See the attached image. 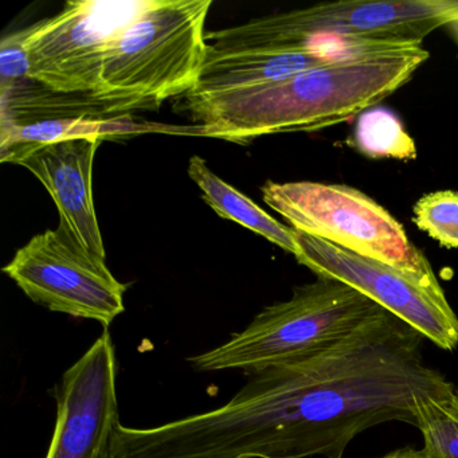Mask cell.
<instances>
[{"label":"cell","instance_id":"obj_1","mask_svg":"<svg viewBox=\"0 0 458 458\" xmlns=\"http://www.w3.org/2000/svg\"><path fill=\"white\" fill-rule=\"evenodd\" d=\"M425 337L387 312L313 358L251 372L218 409L141 428L140 458H342L361 431L417 426V404L453 383L423 361Z\"/></svg>","mask_w":458,"mask_h":458},{"label":"cell","instance_id":"obj_2","mask_svg":"<svg viewBox=\"0 0 458 458\" xmlns=\"http://www.w3.org/2000/svg\"><path fill=\"white\" fill-rule=\"evenodd\" d=\"M428 60L422 47H395L332 61L280 81L213 98L182 96L197 133L248 143L275 133L315 132L374 108Z\"/></svg>","mask_w":458,"mask_h":458},{"label":"cell","instance_id":"obj_3","mask_svg":"<svg viewBox=\"0 0 458 458\" xmlns=\"http://www.w3.org/2000/svg\"><path fill=\"white\" fill-rule=\"evenodd\" d=\"M388 310L342 281L318 277L291 299L264 308L250 324L213 350L189 358L197 371L251 372L328 352Z\"/></svg>","mask_w":458,"mask_h":458},{"label":"cell","instance_id":"obj_4","mask_svg":"<svg viewBox=\"0 0 458 458\" xmlns=\"http://www.w3.org/2000/svg\"><path fill=\"white\" fill-rule=\"evenodd\" d=\"M458 21V0H356L276 13L206 34L208 49L313 52L324 41L420 47L442 26Z\"/></svg>","mask_w":458,"mask_h":458},{"label":"cell","instance_id":"obj_5","mask_svg":"<svg viewBox=\"0 0 458 458\" xmlns=\"http://www.w3.org/2000/svg\"><path fill=\"white\" fill-rule=\"evenodd\" d=\"M261 192L264 202L292 229L377 259L428 291L445 294L430 262L404 227L363 191L320 182H267Z\"/></svg>","mask_w":458,"mask_h":458},{"label":"cell","instance_id":"obj_6","mask_svg":"<svg viewBox=\"0 0 458 458\" xmlns=\"http://www.w3.org/2000/svg\"><path fill=\"white\" fill-rule=\"evenodd\" d=\"M211 0H155L104 55L100 95L165 100L197 85L208 58Z\"/></svg>","mask_w":458,"mask_h":458},{"label":"cell","instance_id":"obj_7","mask_svg":"<svg viewBox=\"0 0 458 458\" xmlns=\"http://www.w3.org/2000/svg\"><path fill=\"white\" fill-rule=\"evenodd\" d=\"M154 2L71 0L55 17L29 26V80L55 92L100 93L106 47Z\"/></svg>","mask_w":458,"mask_h":458},{"label":"cell","instance_id":"obj_8","mask_svg":"<svg viewBox=\"0 0 458 458\" xmlns=\"http://www.w3.org/2000/svg\"><path fill=\"white\" fill-rule=\"evenodd\" d=\"M106 259L58 225L31 238L4 272L36 304L108 328L124 312L127 285L112 275Z\"/></svg>","mask_w":458,"mask_h":458},{"label":"cell","instance_id":"obj_9","mask_svg":"<svg viewBox=\"0 0 458 458\" xmlns=\"http://www.w3.org/2000/svg\"><path fill=\"white\" fill-rule=\"evenodd\" d=\"M296 259L318 277L334 278L393 313L445 351L458 345V318L445 294L420 286L377 259L351 253L320 238L293 230Z\"/></svg>","mask_w":458,"mask_h":458},{"label":"cell","instance_id":"obj_10","mask_svg":"<svg viewBox=\"0 0 458 458\" xmlns=\"http://www.w3.org/2000/svg\"><path fill=\"white\" fill-rule=\"evenodd\" d=\"M119 361L104 332L55 387L57 418L47 458H109L120 422Z\"/></svg>","mask_w":458,"mask_h":458},{"label":"cell","instance_id":"obj_11","mask_svg":"<svg viewBox=\"0 0 458 458\" xmlns=\"http://www.w3.org/2000/svg\"><path fill=\"white\" fill-rule=\"evenodd\" d=\"M101 141L100 138H81L14 147L0 151V160L30 171L55 200L61 226L85 249L106 259L92 190L93 163Z\"/></svg>","mask_w":458,"mask_h":458},{"label":"cell","instance_id":"obj_12","mask_svg":"<svg viewBox=\"0 0 458 458\" xmlns=\"http://www.w3.org/2000/svg\"><path fill=\"white\" fill-rule=\"evenodd\" d=\"M327 63L332 61L310 50L219 53L208 49L197 85L183 96L205 98L249 89L288 79Z\"/></svg>","mask_w":458,"mask_h":458},{"label":"cell","instance_id":"obj_13","mask_svg":"<svg viewBox=\"0 0 458 458\" xmlns=\"http://www.w3.org/2000/svg\"><path fill=\"white\" fill-rule=\"evenodd\" d=\"M38 85L39 88H25L22 82H18L9 92L0 95L2 127L52 119H109L112 114L123 116L133 111L160 106L151 98L104 96L98 92L61 93Z\"/></svg>","mask_w":458,"mask_h":458},{"label":"cell","instance_id":"obj_14","mask_svg":"<svg viewBox=\"0 0 458 458\" xmlns=\"http://www.w3.org/2000/svg\"><path fill=\"white\" fill-rule=\"evenodd\" d=\"M189 176L202 190L205 202L221 218L237 222L241 226L257 233L288 253L297 254L296 240L292 227L284 226L242 192L222 181L199 157L189 163Z\"/></svg>","mask_w":458,"mask_h":458},{"label":"cell","instance_id":"obj_15","mask_svg":"<svg viewBox=\"0 0 458 458\" xmlns=\"http://www.w3.org/2000/svg\"><path fill=\"white\" fill-rule=\"evenodd\" d=\"M124 127L108 119L76 117V119H52L28 124L4 125L2 127L0 151L14 147H38L58 143L71 139H106L122 133Z\"/></svg>","mask_w":458,"mask_h":458},{"label":"cell","instance_id":"obj_16","mask_svg":"<svg viewBox=\"0 0 458 458\" xmlns=\"http://www.w3.org/2000/svg\"><path fill=\"white\" fill-rule=\"evenodd\" d=\"M353 146L371 159L412 160L417 146L401 120L386 108H374L359 114L352 136Z\"/></svg>","mask_w":458,"mask_h":458},{"label":"cell","instance_id":"obj_17","mask_svg":"<svg viewBox=\"0 0 458 458\" xmlns=\"http://www.w3.org/2000/svg\"><path fill=\"white\" fill-rule=\"evenodd\" d=\"M428 458H458V390L420 399L417 404V426Z\"/></svg>","mask_w":458,"mask_h":458},{"label":"cell","instance_id":"obj_18","mask_svg":"<svg viewBox=\"0 0 458 458\" xmlns=\"http://www.w3.org/2000/svg\"><path fill=\"white\" fill-rule=\"evenodd\" d=\"M412 221L418 229L446 249H458V192H430L414 205Z\"/></svg>","mask_w":458,"mask_h":458},{"label":"cell","instance_id":"obj_19","mask_svg":"<svg viewBox=\"0 0 458 458\" xmlns=\"http://www.w3.org/2000/svg\"><path fill=\"white\" fill-rule=\"evenodd\" d=\"M26 29L9 34L0 44V95L9 92L18 82L29 80L28 52H26Z\"/></svg>","mask_w":458,"mask_h":458},{"label":"cell","instance_id":"obj_20","mask_svg":"<svg viewBox=\"0 0 458 458\" xmlns=\"http://www.w3.org/2000/svg\"><path fill=\"white\" fill-rule=\"evenodd\" d=\"M380 458H428L422 449H414L411 446L402 447V449L394 450L388 454Z\"/></svg>","mask_w":458,"mask_h":458},{"label":"cell","instance_id":"obj_21","mask_svg":"<svg viewBox=\"0 0 458 458\" xmlns=\"http://www.w3.org/2000/svg\"><path fill=\"white\" fill-rule=\"evenodd\" d=\"M447 31H449L450 36H452V38L454 39L455 44H457L458 47V21H455V22L449 23V25L446 26Z\"/></svg>","mask_w":458,"mask_h":458},{"label":"cell","instance_id":"obj_22","mask_svg":"<svg viewBox=\"0 0 458 458\" xmlns=\"http://www.w3.org/2000/svg\"><path fill=\"white\" fill-rule=\"evenodd\" d=\"M109 458H114V455H111V457H109Z\"/></svg>","mask_w":458,"mask_h":458}]
</instances>
